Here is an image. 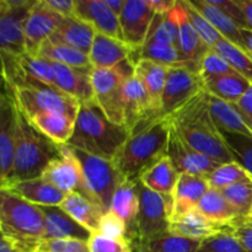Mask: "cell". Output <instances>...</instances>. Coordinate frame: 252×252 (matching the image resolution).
I'll use <instances>...</instances> for the list:
<instances>
[{"label": "cell", "mask_w": 252, "mask_h": 252, "mask_svg": "<svg viewBox=\"0 0 252 252\" xmlns=\"http://www.w3.org/2000/svg\"><path fill=\"white\" fill-rule=\"evenodd\" d=\"M59 207L93 234L97 233L101 218L106 213L98 204L76 192L66 194Z\"/></svg>", "instance_id": "4dcf8cb0"}, {"label": "cell", "mask_w": 252, "mask_h": 252, "mask_svg": "<svg viewBox=\"0 0 252 252\" xmlns=\"http://www.w3.org/2000/svg\"><path fill=\"white\" fill-rule=\"evenodd\" d=\"M19 107L12 89L2 83L0 97V177L5 186L10 181L14 166L15 147H16Z\"/></svg>", "instance_id": "8fae6325"}, {"label": "cell", "mask_w": 252, "mask_h": 252, "mask_svg": "<svg viewBox=\"0 0 252 252\" xmlns=\"http://www.w3.org/2000/svg\"><path fill=\"white\" fill-rule=\"evenodd\" d=\"M134 54L139 58V52L126 42L96 32L89 59L93 69H113L129 59L137 64Z\"/></svg>", "instance_id": "d6986e66"}, {"label": "cell", "mask_w": 252, "mask_h": 252, "mask_svg": "<svg viewBox=\"0 0 252 252\" xmlns=\"http://www.w3.org/2000/svg\"><path fill=\"white\" fill-rule=\"evenodd\" d=\"M241 37H243L244 51H245L252 59V30L241 29Z\"/></svg>", "instance_id": "680465c9"}, {"label": "cell", "mask_w": 252, "mask_h": 252, "mask_svg": "<svg viewBox=\"0 0 252 252\" xmlns=\"http://www.w3.org/2000/svg\"><path fill=\"white\" fill-rule=\"evenodd\" d=\"M177 21H179V48L182 57L186 59L192 70L198 73L199 64L211 47L201 38L194 27L189 22L184 1H176L175 5Z\"/></svg>", "instance_id": "7402d4cb"}, {"label": "cell", "mask_w": 252, "mask_h": 252, "mask_svg": "<svg viewBox=\"0 0 252 252\" xmlns=\"http://www.w3.org/2000/svg\"><path fill=\"white\" fill-rule=\"evenodd\" d=\"M61 157L62 145L39 132L19 108L14 166L10 181L5 186L16 181L38 179L49 162Z\"/></svg>", "instance_id": "277c9868"}, {"label": "cell", "mask_w": 252, "mask_h": 252, "mask_svg": "<svg viewBox=\"0 0 252 252\" xmlns=\"http://www.w3.org/2000/svg\"><path fill=\"white\" fill-rule=\"evenodd\" d=\"M37 56L49 62H53V63L64 64V65L73 66V68H93L88 54L83 53L73 47L66 46V44L54 43L49 38L42 43Z\"/></svg>", "instance_id": "8d00e7d4"}, {"label": "cell", "mask_w": 252, "mask_h": 252, "mask_svg": "<svg viewBox=\"0 0 252 252\" xmlns=\"http://www.w3.org/2000/svg\"><path fill=\"white\" fill-rule=\"evenodd\" d=\"M235 105L252 127V86L246 91L245 95H244L243 97L240 98V101H239L238 103H235Z\"/></svg>", "instance_id": "11a10c76"}, {"label": "cell", "mask_w": 252, "mask_h": 252, "mask_svg": "<svg viewBox=\"0 0 252 252\" xmlns=\"http://www.w3.org/2000/svg\"><path fill=\"white\" fill-rule=\"evenodd\" d=\"M125 127L130 133L139 125L159 118L144 86L135 75L127 79L123 86Z\"/></svg>", "instance_id": "e0dca14e"}, {"label": "cell", "mask_w": 252, "mask_h": 252, "mask_svg": "<svg viewBox=\"0 0 252 252\" xmlns=\"http://www.w3.org/2000/svg\"><path fill=\"white\" fill-rule=\"evenodd\" d=\"M179 176L180 174L174 167L171 160L167 155H164L140 174L139 181L147 189L172 201Z\"/></svg>", "instance_id": "83f0119b"}, {"label": "cell", "mask_w": 252, "mask_h": 252, "mask_svg": "<svg viewBox=\"0 0 252 252\" xmlns=\"http://www.w3.org/2000/svg\"><path fill=\"white\" fill-rule=\"evenodd\" d=\"M20 65L27 76H31V78L46 84L47 86L57 89L56 71H54L52 62L38 56L24 54L20 57Z\"/></svg>", "instance_id": "60d3db41"}, {"label": "cell", "mask_w": 252, "mask_h": 252, "mask_svg": "<svg viewBox=\"0 0 252 252\" xmlns=\"http://www.w3.org/2000/svg\"><path fill=\"white\" fill-rule=\"evenodd\" d=\"M155 12L147 0H126L120 15L123 41L139 52L144 46Z\"/></svg>", "instance_id": "9a60e30c"}, {"label": "cell", "mask_w": 252, "mask_h": 252, "mask_svg": "<svg viewBox=\"0 0 252 252\" xmlns=\"http://www.w3.org/2000/svg\"><path fill=\"white\" fill-rule=\"evenodd\" d=\"M105 2L107 4V6L120 17L121 12H122L123 6H125L126 0H105Z\"/></svg>", "instance_id": "91938a15"}, {"label": "cell", "mask_w": 252, "mask_h": 252, "mask_svg": "<svg viewBox=\"0 0 252 252\" xmlns=\"http://www.w3.org/2000/svg\"><path fill=\"white\" fill-rule=\"evenodd\" d=\"M236 2L243 10L246 20H248L249 26H250V30H252V0H236Z\"/></svg>", "instance_id": "6f0895ef"}, {"label": "cell", "mask_w": 252, "mask_h": 252, "mask_svg": "<svg viewBox=\"0 0 252 252\" xmlns=\"http://www.w3.org/2000/svg\"><path fill=\"white\" fill-rule=\"evenodd\" d=\"M231 71L234 70L230 68V65L226 63L225 59H224L218 52L214 51L213 48H211L207 52V54L201 61L198 69V74L204 84L208 83L212 79L225 75V74L231 73Z\"/></svg>", "instance_id": "bcb514c9"}, {"label": "cell", "mask_w": 252, "mask_h": 252, "mask_svg": "<svg viewBox=\"0 0 252 252\" xmlns=\"http://www.w3.org/2000/svg\"><path fill=\"white\" fill-rule=\"evenodd\" d=\"M252 177L239 162L231 161L220 164L208 177H206L209 187L214 189H226L231 185Z\"/></svg>", "instance_id": "b9f144b4"}, {"label": "cell", "mask_w": 252, "mask_h": 252, "mask_svg": "<svg viewBox=\"0 0 252 252\" xmlns=\"http://www.w3.org/2000/svg\"><path fill=\"white\" fill-rule=\"evenodd\" d=\"M228 230L240 241L249 252H252V220L239 218L228 226Z\"/></svg>", "instance_id": "816d5d0a"}, {"label": "cell", "mask_w": 252, "mask_h": 252, "mask_svg": "<svg viewBox=\"0 0 252 252\" xmlns=\"http://www.w3.org/2000/svg\"><path fill=\"white\" fill-rule=\"evenodd\" d=\"M228 228V226H226ZM226 228L219 226L209 221L198 208H193L184 214H176L170 217L169 231L181 238L191 239V240L203 241Z\"/></svg>", "instance_id": "cb8c5ba5"}, {"label": "cell", "mask_w": 252, "mask_h": 252, "mask_svg": "<svg viewBox=\"0 0 252 252\" xmlns=\"http://www.w3.org/2000/svg\"><path fill=\"white\" fill-rule=\"evenodd\" d=\"M90 252H134L128 239H111L95 233L88 241Z\"/></svg>", "instance_id": "7dc6e473"}, {"label": "cell", "mask_w": 252, "mask_h": 252, "mask_svg": "<svg viewBox=\"0 0 252 252\" xmlns=\"http://www.w3.org/2000/svg\"><path fill=\"white\" fill-rule=\"evenodd\" d=\"M140 58L149 59V61L155 62L166 68L184 66V68L191 69L189 64L182 57L181 52L177 47L171 46V44L157 43V42L149 41V39L145 41L144 46L139 51V59Z\"/></svg>", "instance_id": "74e56055"}, {"label": "cell", "mask_w": 252, "mask_h": 252, "mask_svg": "<svg viewBox=\"0 0 252 252\" xmlns=\"http://www.w3.org/2000/svg\"><path fill=\"white\" fill-rule=\"evenodd\" d=\"M36 252H90L86 241L44 239L37 243Z\"/></svg>", "instance_id": "681fc988"}, {"label": "cell", "mask_w": 252, "mask_h": 252, "mask_svg": "<svg viewBox=\"0 0 252 252\" xmlns=\"http://www.w3.org/2000/svg\"><path fill=\"white\" fill-rule=\"evenodd\" d=\"M234 160L252 176V138L236 133L221 132Z\"/></svg>", "instance_id": "7bdbcfd3"}, {"label": "cell", "mask_w": 252, "mask_h": 252, "mask_svg": "<svg viewBox=\"0 0 252 252\" xmlns=\"http://www.w3.org/2000/svg\"><path fill=\"white\" fill-rule=\"evenodd\" d=\"M149 6L154 10L155 14L165 15L171 11L176 5L175 0H147Z\"/></svg>", "instance_id": "9f6ffc18"}, {"label": "cell", "mask_w": 252, "mask_h": 252, "mask_svg": "<svg viewBox=\"0 0 252 252\" xmlns=\"http://www.w3.org/2000/svg\"><path fill=\"white\" fill-rule=\"evenodd\" d=\"M96 31L78 17H63L54 33L49 37L54 43H63L83 53H90Z\"/></svg>", "instance_id": "4316f807"}, {"label": "cell", "mask_w": 252, "mask_h": 252, "mask_svg": "<svg viewBox=\"0 0 252 252\" xmlns=\"http://www.w3.org/2000/svg\"><path fill=\"white\" fill-rule=\"evenodd\" d=\"M212 5L220 9L224 14L228 15L230 19H233L236 22L240 29L243 30H250V26L248 24L245 15H244L243 10L239 6L236 0H208Z\"/></svg>", "instance_id": "f907efd6"}, {"label": "cell", "mask_w": 252, "mask_h": 252, "mask_svg": "<svg viewBox=\"0 0 252 252\" xmlns=\"http://www.w3.org/2000/svg\"><path fill=\"white\" fill-rule=\"evenodd\" d=\"M208 102L213 121L221 132L236 133V134H243L252 138V127L240 112V110L236 107L235 103L225 102V101L213 97L209 94Z\"/></svg>", "instance_id": "f546056e"}, {"label": "cell", "mask_w": 252, "mask_h": 252, "mask_svg": "<svg viewBox=\"0 0 252 252\" xmlns=\"http://www.w3.org/2000/svg\"><path fill=\"white\" fill-rule=\"evenodd\" d=\"M135 63L126 61L113 69H93V83L95 101L106 117L113 123L125 126L123 86L127 79L134 75Z\"/></svg>", "instance_id": "52a82bcc"}, {"label": "cell", "mask_w": 252, "mask_h": 252, "mask_svg": "<svg viewBox=\"0 0 252 252\" xmlns=\"http://www.w3.org/2000/svg\"><path fill=\"white\" fill-rule=\"evenodd\" d=\"M41 177L65 194L76 192L86 197L80 161L68 144L62 145V157L49 162Z\"/></svg>", "instance_id": "5bb4252c"}, {"label": "cell", "mask_w": 252, "mask_h": 252, "mask_svg": "<svg viewBox=\"0 0 252 252\" xmlns=\"http://www.w3.org/2000/svg\"><path fill=\"white\" fill-rule=\"evenodd\" d=\"M37 243H29L12 236L1 235L0 252H36Z\"/></svg>", "instance_id": "f5cc1de1"}, {"label": "cell", "mask_w": 252, "mask_h": 252, "mask_svg": "<svg viewBox=\"0 0 252 252\" xmlns=\"http://www.w3.org/2000/svg\"><path fill=\"white\" fill-rule=\"evenodd\" d=\"M226 201L238 212L240 218H248L252 213V177L243 180L221 189Z\"/></svg>", "instance_id": "ab89813d"}, {"label": "cell", "mask_w": 252, "mask_h": 252, "mask_svg": "<svg viewBox=\"0 0 252 252\" xmlns=\"http://www.w3.org/2000/svg\"><path fill=\"white\" fill-rule=\"evenodd\" d=\"M12 91L17 106L29 120L41 113H58L76 120L80 108L78 100L26 74Z\"/></svg>", "instance_id": "5b68a950"}, {"label": "cell", "mask_w": 252, "mask_h": 252, "mask_svg": "<svg viewBox=\"0 0 252 252\" xmlns=\"http://www.w3.org/2000/svg\"><path fill=\"white\" fill-rule=\"evenodd\" d=\"M170 129L171 122L167 117L138 126L112 160L121 176L138 180L148 166L166 155Z\"/></svg>", "instance_id": "3957f363"}, {"label": "cell", "mask_w": 252, "mask_h": 252, "mask_svg": "<svg viewBox=\"0 0 252 252\" xmlns=\"http://www.w3.org/2000/svg\"><path fill=\"white\" fill-rule=\"evenodd\" d=\"M201 243L166 231L154 238L135 240L130 245L134 252H197Z\"/></svg>", "instance_id": "836d02e7"}, {"label": "cell", "mask_w": 252, "mask_h": 252, "mask_svg": "<svg viewBox=\"0 0 252 252\" xmlns=\"http://www.w3.org/2000/svg\"><path fill=\"white\" fill-rule=\"evenodd\" d=\"M166 155L179 174L196 175L204 179L208 177L220 165L216 160L193 149L177 133L172 125L170 129L169 142H167Z\"/></svg>", "instance_id": "4fadbf2b"}, {"label": "cell", "mask_w": 252, "mask_h": 252, "mask_svg": "<svg viewBox=\"0 0 252 252\" xmlns=\"http://www.w3.org/2000/svg\"><path fill=\"white\" fill-rule=\"evenodd\" d=\"M1 189L11 192L34 206H61L66 197L64 192L53 186L51 182L46 181L43 177L12 182L7 186L1 187Z\"/></svg>", "instance_id": "603a6c76"}, {"label": "cell", "mask_w": 252, "mask_h": 252, "mask_svg": "<svg viewBox=\"0 0 252 252\" xmlns=\"http://www.w3.org/2000/svg\"><path fill=\"white\" fill-rule=\"evenodd\" d=\"M197 252H249L228 230L220 231L201 243Z\"/></svg>", "instance_id": "f6af8a7d"}, {"label": "cell", "mask_w": 252, "mask_h": 252, "mask_svg": "<svg viewBox=\"0 0 252 252\" xmlns=\"http://www.w3.org/2000/svg\"><path fill=\"white\" fill-rule=\"evenodd\" d=\"M98 234L111 239H128L127 225L115 212L108 211L102 216L98 225Z\"/></svg>", "instance_id": "c3c4849f"}, {"label": "cell", "mask_w": 252, "mask_h": 252, "mask_svg": "<svg viewBox=\"0 0 252 252\" xmlns=\"http://www.w3.org/2000/svg\"><path fill=\"white\" fill-rule=\"evenodd\" d=\"M197 208L209 221L219 226H224V228L240 218L238 212L226 201L219 189H209L208 192L198 202Z\"/></svg>", "instance_id": "d6a6232c"}, {"label": "cell", "mask_w": 252, "mask_h": 252, "mask_svg": "<svg viewBox=\"0 0 252 252\" xmlns=\"http://www.w3.org/2000/svg\"><path fill=\"white\" fill-rule=\"evenodd\" d=\"M213 49L225 59L234 71L241 74L252 83V59L243 48L223 38L213 47Z\"/></svg>", "instance_id": "f35d334b"}, {"label": "cell", "mask_w": 252, "mask_h": 252, "mask_svg": "<svg viewBox=\"0 0 252 252\" xmlns=\"http://www.w3.org/2000/svg\"><path fill=\"white\" fill-rule=\"evenodd\" d=\"M202 91L204 83L197 71L184 66L167 68L160 117H170Z\"/></svg>", "instance_id": "7c38bea8"}, {"label": "cell", "mask_w": 252, "mask_h": 252, "mask_svg": "<svg viewBox=\"0 0 252 252\" xmlns=\"http://www.w3.org/2000/svg\"><path fill=\"white\" fill-rule=\"evenodd\" d=\"M52 64L56 71V84L59 91L71 96L80 103L95 101V93L91 83L93 68H73L53 62Z\"/></svg>", "instance_id": "ffe728a7"}, {"label": "cell", "mask_w": 252, "mask_h": 252, "mask_svg": "<svg viewBox=\"0 0 252 252\" xmlns=\"http://www.w3.org/2000/svg\"><path fill=\"white\" fill-rule=\"evenodd\" d=\"M167 118L177 133L197 152L219 164L235 161L221 130L212 117L206 90Z\"/></svg>", "instance_id": "6da1fadb"}, {"label": "cell", "mask_w": 252, "mask_h": 252, "mask_svg": "<svg viewBox=\"0 0 252 252\" xmlns=\"http://www.w3.org/2000/svg\"><path fill=\"white\" fill-rule=\"evenodd\" d=\"M252 86L250 80L236 71L218 76L204 84V90L213 97L225 102L238 103Z\"/></svg>", "instance_id": "1f68e13d"}, {"label": "cell", "mask_w": 252, "mask_h": 252, "mask_svg": "<svg viewBox=\"0 0 252 252\" xmlns=\"http://www.w3.org/2000/svg\"><path fill=\"white\" fill-rule=\"evenodd\" d=\"M75 17L90 25L97 33L123 41L120 17L105 0H75Z\"/></svg>", "instance_id": "ac0fdd59"}, {"label": "cell", "mask_w": 252, "mask_h": 252, "mask_svg": "<svg viewBox=\"0 0 252 252\" xmlns=\"http://www.w3.org/2000/svg\"><path fill=\"white\" fill-rule=\"evenodd\" d=\"M62 20L63 16L52 11L47 6L44 0L34 1L33 6L30 10L25 26L26 54L37 56L39 47L54 33Z\"/></svg>", "instance_id": "2e32d148"}, {"label": "cell", "mask_w": 252, "mask_h": 252, "mask_svg": "<svg viewBox=\"0 0 252 252\" xmlns=\"http://www.w3.org/2000/svg\"><path fill=\"white\" fill-rule=\"evenodd\" d=\"M134 75L144 86L155 112L160 117L162 94H164L165 84H166L167 68L149 59L140 58L135 64Z\"/></svg>", "instance_id": "f1b7e54d"}, {"label": "cell", "mask_w": 252, "mask_h": 252, "mask_svg": "<svg viewBox=\"0 0 252 252\" xmlns=\"http://www.w3.org/2000/svg\"><path fill=\"white\" fill-rule=\"evenodd\" d=\"M189 2L216 27L217 31L224 38L244 49L241 29L236 25V22L233 19H230L228 15L224 14L220 9L212 5L208 0H189Z\"/></svg>", "instance_id": "d590c367"}, {"label": "cell", "mask_w": 252, "mask_h": 252, "mask_svg": "<svg viewBox=\"0 0 252 252\" xmlns=\"http://www.w3.org/2000/svg\"><path fill=\"white\" fill-rule=\"evenodd\" d=\"M140 206L130 243L154 238L169 231L172 201L147 189L139 181Z\"/></svg>", "instance_id": "9c48e42d"}, {"label": "cell", "mask_w": 252, "mask_h": 252, "mask_svg": "<svg viewBox=\"0 0 252 252\" xmlns=\"http://www.w3.org/2000/svg\"><path fill=\"white\" fill-rule=\"evenodd\" d=\"M34 1L1 0L0 1V48L14 57L26 54L25 26Z\"/></svg>", "instance_id": "30bf717a"}, {"label": "cell", "mask_w": 252, "mask_h": 252, "mask_svg": "<svg viewBox=\"0 0 252 252\" xmlns=\"http://www.w3.org/2000/svg\"><path fill=\"white\" fill-rule=\"evenodd\" d=\"M0 229L1 235L22 241L38 243L46 234L44 217L38 206L1 189L0 193Z\"/></svg>", "instance_id": "8992f818"}, {"label": "cell", "mask_w": 252, "mask_h": 252, "mask_svg": "<svg viewBox=\"0 0 252 252\" xmlns=\"http://www.w3.org/2000/svg\"><path fill=\"white\" fill-rule=\"evenodd\" d=\"M52 11L63 17L75 16V0H44Z\"/></svg>", "instance_id": "db71d44e"}, {"label": "cell", "mask_w": 252, "mask_h": 252, "mask_svg": "<svg viewBox=\"0 0 252 252\" xmlns=\"http://www.w3.org/2000/svg\"><path fill=\"white\" fill-rule=\"evenodd\" d=\"M44 217V239L53 240H81L88 243L93 233L74 220L59 206H38ZM43 239V240H44Z\"/></svg>", "instance_id": "44dd1931"}, {"label": "cell", "mask_w": 252, "mask_h": 252, "mask_svg": "<svg viewBox=\"0 0 252 252\" xmlns=\"http://www.w3.org/2000/svg\"><path fill=\"white\" fill-rule=\"evenodd\" d=\"M185 9H186L187 16H189V22L192 24V26L194 27V30L197 31V33L201 36V38L203 39L207 43V46L213 48L219 41L224 38L218 31H217L216 27L193 6V5L189 2V0H184Z\"/></svg>", "instance_id": "ee69618b"}, {"label": "cell", "mask_w": 252, "mask_h": 252, "mask_svg": "<svg viewBox=\"0 0 252 252\" xmlns=\"http://www.w3.org/2000/svg\"><path fill=\"white\" fill-rule=\"evenodd\" d=\"M211 189L204 177L189 174H180L172 194L171 216L184 214L196 208L202 197ZM170 216V217H171Z\"/></svg>", "instance_id": "484cf974"}, {"label": "cell", "mask_w": 252, "mask_h": 252, "mask_svg": "<svg viewBox=\"0 0 252 252\" xmlns=\"http://www.w3.org/2000/svg\"><path fill=\"white\" fill-rule=\"evenodd\" d=\"M139 179L130 180L122 177L116 189L112 198L110 211L115 212L127 225L128 240L130 243L133 233H134L135 220L139 212Z\"/></svg>", "instance_id": "d4e9b609"}, {"label": "cell", "mask_w": 252, "mask_h": 252, "mask_svg": "<svg viewBox=\"0 0 252 252\" xmlns=\"http://www.w3.org/2000/svg\"><path fill=\"white\" fill-rule=\"evenodd\" d=\"M128 137L127 128L108 120L96 101H93L80 103L68 145L90 155L113 160Z\"/></svg>", "instance_id": "7a4b0ae2"}, {"label": "cell", "mask_w": 252, "mask_h": 252, "mask_svg": "<svg viewBox=\"0 0 252 252\" xmlns=\"http://www.w3.org/2000/svg\"><path fill=\"white\" fill-rule=\"evenodd\" d=\"M70 148L80 161L86 198L95 202L105 212H108L116 189L122 180L120 171L112 160L102 159L73 147Z\"/></svg>", "instance_id": "ba28073f"}, {"label": "cell", "mask_w": 252, "mask_h": 252, "mask_svg": "<svg viewBox=\"0 0 252 252\" xmlns=\"http://www.w3.org/2000/svg\"><path fill=\"white\" fill-rule=\"evenodd\" d=\"M37 129L59 145L68 144L75 127V120L58 113H41L29 120Z\"/></svg>", "instance_id": "e575fe53"}]
</instances>
